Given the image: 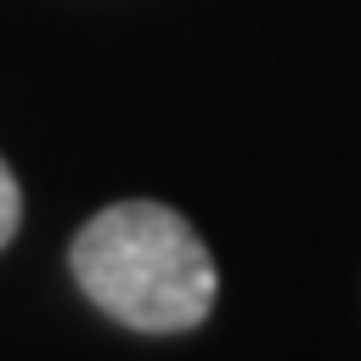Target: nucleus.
Here are the masks:
<instances>
[{
    "mask_svg": "<svg viewBox=\"0 0 361 361\" xmlns=\"http://www.w3.org/2000/svg\"><path fill=\"white\" fill-rule=\"evenodd\" d=\"M68 265L85 299L135 333H186L220 293L209 243L186 214L152 197H124L90 214L68 248Z\"/></svg>",
    "mask_w": 361,
    "mask_h": 361,
    "instance_id": "f257e3e1",
    "label": "nucleus"
},
{
    "mask_svg": "<svg viewBox=\"0 0 361 361\" xmlns=\"http://www.w3.org/2000/svg\"><path fill=\"white\" fill-rule=\"evenodd\" d=\"M17 226H23V186H17L11 164L0 158V248L17 237Z\"/></svg>",
    "mask_w": 361,
    "mask_h": 361,
    "instance_id": "f03ea898",
    "label": "nucleus"
}]
</instances>
